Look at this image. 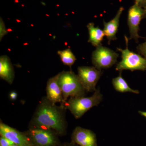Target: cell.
<instances>
[{
    "instance_id": "obj_21",
    "label": "cell",
    "mask_w": 146,
    "mask_h": 146,
    "mask_svg": "<svg viewBox=\"0 0 146 146\" xmlns=\"http://www.w3.org/2000/svg\"><path fill=\"white\" fill-rule=\"evenodd\" d=\"M9 98L11 100H15L17 98V94L15 91L11 92L9 95Z\"/></svg>"
},
{
    "instance_id": "obj_14",
    "label": "cell",
    "mask_w": 146,
    "mask_h": 146,
    "mask_svg": "<svg viewBox=\"0 0 146 146\" xmlns=\"http://www.w3.org/2000/svg\"><path fill=\"white\" fill-rule=\"evenodd\" d=\"M89 32V38L88 42L96 47L101 45V42L105 36L104 31L98 27H95L94 23H89L87 25Z\"/></svg>"
},
{
    "instance_id": "obj_22",
    "label": "cell",
    "mask_w": 146,
    "mask_h": 146,
    "mask_svg": "<svg viewBox=\"0 0 146 146\" xmlns=\"http://www.w3.org/2000/svg\"><path fill=\"white\" fill-rule=\"evenodd\" d=\"M79 146L77 145V144L75 143H73L72 142V143H68L66 144V145H64V146Z\"/></svg>"
},
{
    "instance_id": "obj_4",
    "label": "cell",
    "mask_w": 146,
    "mask_h": 146,
    "mask_svg": "<svg viewBox=\"0 0 146 146\" xmlns=\"http://www.w3.org/2000/svg\"><path fill=\"white\" fill-rule=\"evenodd\" d=\"M126 48L122 50L118 48L117 50L121 53L122 60L116 67V70L121 72L123 70H146V59L140 55L131 51L128 49L129 39L125 36Z\"/></svg>"
},
{
    "instance_id": "obj_8",
    "label": "cell",
    "mask_w": 146,
    "mask_h": 146,
    "mask_svg": "<svg viewBox=\"0 0 146 146\" xmlns=\"http://www.w3.org/2000/svg\"><path fill=\"white\" fill-rule=\"evenodd\" d=\"M145 17V11L143 7L135 3L131 7L128 14V25L130 33V39L138 42L141 37L138 34L139 25L142 19Z\"/></svg>"
},
{
    "instance_id": "obj_24",
    "label": "cell",
    "mask_w": 146,
    "mask_h": 146,
    "mask_svg": "<svg viewBox=\"0 0 146 146\" xmlns=\"http://www.w3.org/2000/svg\"><path fill=\"white\" fill-rule=\"evenodd\" d=\"M144 11H145V17H146V5L145 7H144Z\"/></svg>"
},
{
    "instance_id": "obj_12",
    "label": "cell",
    "mask_w": 146,
    "mask_h": 146,
    "mask_svg": "<svg viewBox=\"0 0 146 146\" xmlns=\"http://www.w3.org/2000/svg\"><path fill=\"white\" fill-rule=\"evenodd\" d=\"M124 9L123 7H121L119 8L116 16L112 20L108 23L104 22V31L105 36L108 39V44L112 40H116V34L118 31L119 25V22L120 17Z\"/></svg>"
},
{
    "instance_id": "obj_9",
    "label": "cell",
    "mask_w": 146,
    "mask_h": 146,
    "mask_svg": "<svg viewBox=\"0 0 146 146\" xmlns=\"http://www.w3.org/2000/svg\"><path fill=\"white\" fill-rule=\"evenodd\" d=\"M0 134L19 146H35L26 133H22L1 121Z\"/></svg>"
},
{
    "instance_id": "obj_1",
    "label": "cell",
    "mask_w": 146,
    "mask_h": 146,
    "mask_svg": "<svg viewBox=\"0 0 146 146\" xmlns=\"http://www.w3.org/2000/svg\"><path fill=\"white\" fill-rule=\"evenodd\" d=\"M66 108L52 103L44 98L38 105L31 121V127L41 128L54 131L58 135L66 133Z\"/></svg>"
},
{
    "instance_id": "obj_17",
    "label": "cell",
    "mask_w": 146,
    "mask_h": 146,
    "mask_svg": "<svg viewBox=\"0 0 146 146\" xmlns=\"http://www.w3.org/2000/svg\"><path fill=\"white\" fill-rule=\"evenodd\" d=\"M13 144V142L7 138L1 136L0 138V146H10Z\"/></svg>"
},
{
    "instance_id": "obj_7",
    "label": "cell",
    "mask_w": 146,
    "mask_h": 146,
    "mask_svg": "<svg viewBox=\"0 0 146 146\" xmlns=\"http://www.w3.org/2000/svg\"><path fill=\"white\" fill-rule=\"evenodd\" d=\"M78 77L86 92H95L102 72L95 67L82 66L78 68Z\"/></svg>"
},
{
    "instance_id": "obj_6",
    "label": "cell",
    "mask_w": 146,
    "mask_h": 146,
    "mask_svg": "<svg viewBox=\"0 0 146 146\" xmlns=\"http://www.w3.org/2000/svg\"><path fill=\"white\" fill-rule=\"evenodd\" d=\"M96 48L93 52L92 57V63L95 68L102 70L115 65L119 56L117 53L102 45Z\"/></svg>"
},
{
    "instance_id": "obj_20",
    "label": "cell",
    "mask_w": 146,
    "mask_h": 146,
    "mask_svg": "<svg viewBox=\"0 0 146 146\" xmlns=\"http://www.w3.org/2000/svg\"><path fill=\"white\" fill-rule=\"evenodd\" d=\"M135 3L144 8L146 5V0H135Z\"/></svg>"
},
{
    "instance_id": "obj_23",
    "label": "cell",
    "mask_w": 146,
    "mask_h": 146,
    "mask_svg": "<svg viewBox=\"0 0 146 146\" xmlns=\"http://www.w3.org/2000/svg\"><path fill=\"white\" fill-rule=\"evenodd\" d=\"M138 113L142 116H143V117L146 118V111H138Z\"/></svg>"
},
{
    "instance_id": "obj_25",
    "label": "cell",
    "mask_w": 146,
    "mask_h": 146,
    "mask_svg": "<svg viewBox=\"0 0 146 146\" xmlns=\"http://www.w3.org/2000/svg\"><path fill=\"white\" fill-rule=\"evenodd\" d=\"M10 146H19L18 145H16V144H13V145H10Z\"/></svg>"
},
{
    "instance_id": "obj_10",
    "label": "cell",
    "mask_w": 146,
    "mask_h": 146,
    "mask_svg": "<svg viewBox=\"0 0 146 146\" xmlns=\"http://www.w3.org/2000/svg\"><path fill=\"white\" fill-rule=\"evenodd\" d=\"M72 142L79 146H98L96 135L90 129L77 127L73 131Z\"/></svg>"
},
{
    "instance_id": "obj_18",
    "label": "cell",
    "mask_w": 146,
    "mask_h": 146,
    "mask_svg": "<svg viewBox=\"0 0 146 146\" xmlns=\"http://www.w3.org/2000/svg\"><path fill=\"white\" fill-rule=\"evenodd\" d=\"M137 49L138 52L143 55L146 59V42L138 45Z\"/></svg>"
},
{
    "instance_id": "obj_26",
    "label": "cell",
    "mask_w": 146,
    "mask_h": 146,
    "mask_svg": "<svg viewBox=\"0 0 146 146\" xmlns=\"http://www.w3.org/2000/svg\"></svg>"
},
{
    "instance_id": "obj_2",
    "label": "cell",
    "mask_w": 146,
    "mask_h": 146,
    "mask_svg": "<svg viewBox=\"0 0 146 146\" xmlns=\"http://www.w3.org/2000/svg\"><path fill=\"white\" fill-rule=\"evenodd\" d=\"M103 100V95L99 88L91 97L70 98L61 104L66 109L70 110L76 119L81 118L91 108L100 104Z\"/></svg>"
},
{
    "instance_id": "obj_15",
    "label": "cell",
    "mask_w": 146,
    "mask_h": 146,
    "mask_svg": "<svg viewBox=\"0 0 146 146\" xmlns=\"http://www.w3.org/2000/svg\"><path fill=\"white\" fill-rule=\"evenodd\" d=\"M112 83L114 89L118 92L121 93L129 92L135 94H139L138 90H134L129 87L127 82L121 76V72L119 76L112 79Z\"/></svg>"
},
{
    "instance_id": "obj_16",
    "label": "cell",
    "mask_w": 146,
    "mask_h": 146,
    "mask_svg": "<svg viewBox=\"0 0 146 146\" xmlns=\"http://www.w3.org/2000/svg\"><path fill=\"white\" fill-rule=\"evenodd\" d=\"M57 53L60 56L63 64L70 68L76 60L75 56L70 49L58 51Z\"/></svg>"
},
{
    "instance_id": "obj_13",
    "label": "cell",
    "mask_w": 146,
    "mask_h": 146,
    "mask_svg": "<svg viewBox=\"0 0 146 146\" xmlns=\"http://www.w3.org/2000/svg\"><path fill=\"white\" fill-rule=\"evenodd\" d=\"M0 77L10 84H12L14 80L13 66L9 58L6 55L0 57Z\"/></svg>"
},
{
    "instance_id": "obj_3",
    "label": "cell",
    "mask_w": 146,
    "mask_h": 146,
    "mask_svg": "<svg viewBox=\"0 0 146 146\" xmlns=\"http://www.w3.org/2000/svg\"><path fill=\"white\" fill-rule=\"evenodd\" d=\"M58 82L62 91L64 102L67 101L69 98L85 96L86 91L78 76L72 71H63L60 72Z\"/></svg>"
},
{
    "instance_id": "obj_11",
    "label": "cell",
    "mask_w": 146,
    "mask_h": 146,
    "mask_svg": "<svg viewBox=\"0 0 146 146\" xmlns=\"http://www.w3.org/2000/svg\"><path fill=\"white\" fill-rule=\"evenodd\" d=\"M60 75V73L50 78L47 83L46 98L54 104L56 103H60L62 104L64 102L62 91L58 82Z\"/></svg>"
},
{
    "instance_id": "obj_5",
    "label": "cell",
    "mask_w": 146,
    "mask_h": 146,
    "mask_svg": "<svg viewBox=\"0 0 146 146\" xmlns=\"http://www.w3.org/2000/svg\"><path fill=\"white\" fill-rule=\"evenodd\" d=\"M26 133L35 146H56L58 144V134L51 129L31 127Z\"/></svg>"
},
{
    "instance_id": "obj_19",
    "label": "cell",
    "mask_w": 146,
    "mask_h": 146,
    "mask_svg": "<svg viewBox=\"0 0 146 146\" xmlns=\"http://www.w3.org/2000/svg\"><path fill=\"white\" fill-rule=\"evenodd\" d=\"M0 29H1V31H0V36H1V39L3 38V36L5 35L7 33V31L6 29H5V24L4 23L2 19L1 18V23H0Z\"/></svg>"
}]
</instances>
